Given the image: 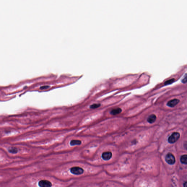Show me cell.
<instances>
[{
  "mask_svg": "<svg viewBox=\"0 0 187 187\" xmlns=\"http://www.w3.org/2000/svg\"><path fill=\"white\" fill-rule=\"evenodd\" d=\"M174 81V79H171L169 80H168V81H166V82H165V85H169V84H172V83H173Z\"/></svg>",
  "mask_w": 187,
  "mask_h": 187,
  "instance_id": "7c38bea8",
  "label": "cell"
},
{
  "mask_svg": "<svg viewBox=\"0 0 187 187\" xmlns=\"http://www.w3.org/2000/svg\"><path fill=\"white\" fill-rule=\"evenodd\" d=\"M9 151L11 153H17L18 152V150L16 148L12 147V148H10L9 150Z\"/></svg>",
  "mask_w": 187,
  "mask_h": 187,
  "instance_id": "8fae6325",
  "label": "cell"
},
{
  "mask_svg": "<svg viewBox=\"0 0 187 187\" xmlns=\"http://www.w3.org/2000/svg\"><path fill=\"white\" fill-rule=\"evenodd\" d=\"M166 160L169 165H173L175 162V159L173 154L169 153L166 156Z\"/></svg>",
  "mask_w": 187,
  "mask_h": 187,
  "instance_id": "277c9868",
  "label": "cell"
},
{
  "mask_svg": "<svg viewBox=\"0 0 187 187\" xmlns=\"http://www.w3.org/2000/svg\"><path fill=\"white\" fill-rule=\"evenodd\" d=\"M81 144H82V141L78 140H73L71 141L70 142V145L71 146H80Z\"/></svg>",
  "mask_w": 187,
  "mask_h": 187,
  "instance_id": "8992f818",
  "label": "cell"
},
{
  "mask_svg": "<svg viewBox=\"0 0 187 187\" xmlns=\"http://www.w3.org/2000/svg\"><path fill=\"white\" fill-rule=\"evenodd\" d=\"M184 187H187V182H185L184 184Z\"/></svg>",
  "mask_w": 187,
  "mask_h": 187,
  "instance_id": "9a60e30c",
  "label": "cell"
},
{
  "mask_svg": "<svg viewBox=\"0 0 187 187\" xmlns=\"http://www.w3.org/2000/svg\"><path fill=\"white\" fill-rule=\"evenodd\" d=\"M156 118V116L155 114H152L148 117L147 121L150 124H152L155 121Z\"/></svg>",
  "mask_w": 187,
  "mask_h": 187,
  "instance_id": "52a82bcc",
  "label": "cell"
},
{
  "mask_svg": "<svg viewBox=\"0 0 187 187\" xmlns=\"http://www.w3.org/2000/svg\"><path fill=\"white\" fill-rule=\"evenodd\" d=\"M101 105L100 103H94L90 105V108L92 109H95L100 107Z\"/></svg>",
  "mask_w": 187,
  "mask_h": 187,
  "instance_id": "30bf717a",
  "label": "cell"
},
{
  "mask_svg": "<svg viewBox=\"0 0 187 187\" xmlns=\"http://www.w3.org/2000/svg\"><path fill=\"white\" fill-rule=\"evenodd\" d=\"M180 160L182 163L187 165V155H183L182 156L180 159Z\"/></svg>",
  "mask_w": 187,
  "mask_h": 187,
  "instance_id": "9c48e42d",
  "label": "cell"
},
{
  "mask_svg": "<svg viewBox=\"0 0 187 187\" xmlns=\"http://www.w3.org/2000/svg\"><path fill=\"white\" fill-rule=\"evenodd\" d=\"M180 134L177 132H174L169 137L168 141L170 144L174 143L177 141L180 137Z\"/></svg>",
  "mask_w": 187,
  "mask_h": 187,
  "instance_id": "3957f363",
  "label": "cell"
},
{
  "mask_svg": "<svg viewBox=\"0 0 187 187\" xmlns=\"http://www.w3.org/2000/svg\"><path fill=\"white\" fill-rule=\"evenodd\" d=\"M182 82L184 83H187V74H185V76H184V78H183V79H182Z\"/></svg>",
  "mask_w": 187,
  "mask_h": 187,
  "instance_id": "4fadbf2b",
  "label": "cell"
},
{
  "mask_svg": "<svg viewBox=\"0 0 187 187\" xmlns=\"http://www.w3.org/2000/svg\"><path fill=\"white\" fill-rule=\"evenodd\" d=\"M122 110L120 108H117L115 109L112 110L111 112V114L112 115H115L120 114L122 112Z\"/></svg>",
  "mask_w": 187,
  "mask_h": 187,
  "instance_id": "ba28073f",
  "label": "cell"
},
{
  "mask_svg": "<svg viewBox=\"0 0 187 187\" xmlns=\"http://www.w3.org/2000/svg\"><path fill=\"white\" fill-rule=\"evenodd\" d=\"M179 100L177 99H174L170 100L167 103V105L168 106L171 108L174 107L175 106L177 105L179 103Z\"/></svg>",
  "mask_w": 187,
  "mask_h": 187,
  "instance_id": "5b68a950",
  "label": "cell"
},
{
  "mask_svg": "<svg viewBox=\"0 0 187 187\" xmlns=\"http://www.w3.org/2000/svg\"><path fill=\"white\" fill-rule=\"evenodd\" d=\"M50 87V86H42L41 87H40V89L41 90H44L46 89H48V88Z\"/></svg>",
  "mask_w": 187,
  "mask_h": 187,
  "instance_id": "5bb4252c",
  "label": "cell"
},
{
  "mask_svg": "<svg viewBox=\"0 0 187 187\" xmlns=\"http://www.w3.org/2000/svg\"><path fill=\"white\" fill-rule=\"evenodd\" d=\"M102 169L101 167L93 165L85 160H79L66 163L47 172L59 179L68 181L96 174L101 172Z\"/></svg>",
  "mask_w": 187,
  "mask_h": 187,
  "instance_id": "6da1fadb",
  "label": "cell"
},
{
  "mask_svg": "<svg viewBox=\"0 0 187 187\" xmlns=\"http://www.w3.org/2000/svg\"><path fill=\"white\" fill-rule=\"evenodd\" d=\"M100 172L96 174L75 180L67 187H101L102 177Z\"/></svg>",
  "mask_w": 187,
  "mask_h": 187,
  "instance_id": "7a4b0ae2",
  "label": "cell"
}]
</instances>
